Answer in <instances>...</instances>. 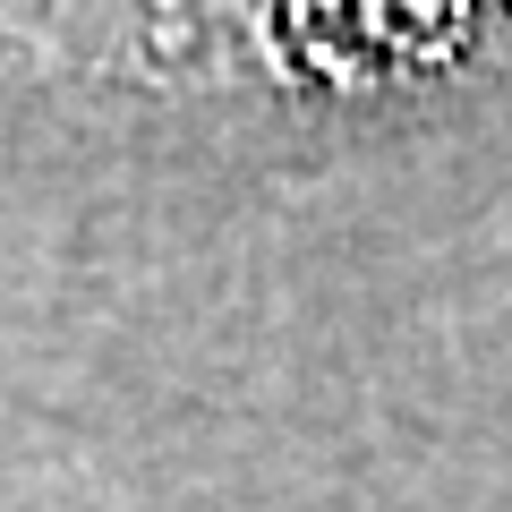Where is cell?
Instances as JSON below:
<instances>
[]
</instances>
